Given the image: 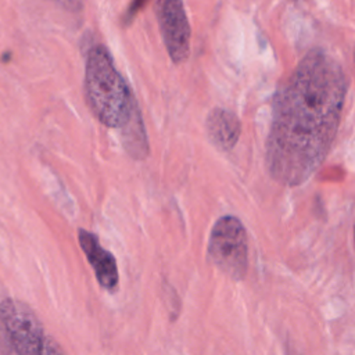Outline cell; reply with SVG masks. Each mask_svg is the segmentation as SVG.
<instances>
[{"instance_id":"14","label":"cell","mask_w":355,"mask_h":355,"mask_svg":"<svg viewBox=\"0 0 355 355\" xmlns=\"http://www.w3.org/2000/svg\"><path fill=\"white\" fill-rule=\"evenodd\" d=\"M354 62H355V50H354Z\"/></svg>"},{"instance_id":"12","label":"cell","mask_w":355,"mask_h":355,"mask_svg":"<svg viewBox=\"0 0 355 355\" xmlns=\"http://www.w3.org/2000/svg\"><path fill=\"white\" fill-rule=\"evenodd\" d=\"M286 355H301L295 347H291L290 344H286Z\"/></svg>"},{"instance_id":"11","label":"cell","mask_w":355,"mask_h":355,"mask_svg":"<svg viewBox=\"0 0 355 355\" xmlns=\"http://www.w3.org/2000/svg\"><path fill=\"white\" fill-rule=\"evenodd\" d=\"M146 0H133V3H132V6L129 7V10H128V12H126V18H125V21H129L136 12H137V10L140 8V6L144 3Z\"/></svg>"},{"instance_id":"3","label":"cell","mask_w":355,"mask_h":355,"mask_svg":"<svg viewBox=\"0 0 355 355\" xmlns=\"http://www.w3.org/2000/svg\"><path fill=\"white\" fill-rule=\"evenodd\" d=\"M43 338L42 323L28 304L0 302V355H37Z\"/></svg>"},{"instance_id":"5","label":"cell","mask_w":355,"mask_h":355,"mask_svg":"<svg viewBox=\"0 0 355 355\" xmlns=\"http://www.w3.org/2000/svg\"><path fill=\"white\" fill-rule=\"evenodd\" d=\"M161 36L171 60L182 64L190 54V24L182 0H154Z\"/></svg>"},{"instance_id":"7","label":"cell","mask_w":355,"mask_h":355,"mask_svg":"<svg viewBox=\"0 0 355 355\" xmlns=\"http://www.w3.org/2000/svg\"><path fill=\"white\" fill-rule=\"evenodd\" d=\"M205 126L211 141L226 151L237 144L241 133V123L237 115L222 107H215L208 114Z\"/></svg>"},{"instance_id":"13","label":"cell","mask_w":355,"mask_h":355,"mask_svg":"<svg viewBox=\"0 0 355 355\" xmlns=\"http://www.w3.org/2000/svg\"><path fill=\"white\" fill-rule=\"evenodd\" d=\"M354 240H355V227H354Z\"/></svg>"},{"instance_id":"9","label":"cell","mask_w":355,"mask_h":355,"mask_svg":"<svg viewBox=\"0 0 355 355\" xmlns=\"http://www.w3.org/2000/svg\"><path fill=\"white\" fill-rule=\"evenodd\" d=\"M37 355H65V352L62 351V348L58 345L57 341H54L49 336H44Z\"/></svg>"},{"instance_id":"1","label":"cell","mask_w":355,"mask_h":355,"mask_svg":"<svg viewBox=\"0 0 355 355\" xmlns=\"http://www.w3.org/2000/svg\"><path fill=\"white\" fill-rule=\"evenodd\" d=\"M347 86L326 51L312 49L301 58L273 100L265 153L272 179L294 187L318 171L336 139Z\"/></svg>"},{"instance_id":"6","label":"cell","mask_w":355,"mask_h":355,"mask_svg":"<svg viewBox=\"0 0 355 355\" xmlns=\"http://www.w3.org/2000/svg\"><path fill=\"white\" fill-rule=\"evenodd\" d=\"M78 240L89 263L92 265L98 284L105 290H115L119 282L118 266L114 255L105 250L97 236L89 230L79 229Z\"/></svg>"},{"instance_id":"2","label":"cell","mask_w":355,"mask_h":355,"mask_svg":"<svg viewBox=\"0 0 355 355\" xmlns=\"http://www.w3.org/2000/svg\"><path fill=\"white\" fill-rule=\"evenodd\" d=\"M85 93L90 111L108 128H121L133 96L103 44L93 46L86 57Z\"/></svg>"},{"instance_id":"8","label":"cell","mask_w":355,"mask_h":355,"mask_svg":"<svg viewBox=\"0 0 355 355\" xmlns=\"http://www.w3.org/2000/svg\"><path fill=\"white\" fill-rule=\"evenodd\" d=\"M121 130L122 144L126 153L135 159H144L148 155V141L141 114L135 98L132 101L129 114L121 126Z\"/></svg>"},{"instance_id":"10","label":"cell","mask_w":355,"mask_h":355,"mask_svg":"<svg viewBox=\"0 0 355 355\" xmlns=\"http://www.w3.org/2000/svg\"><path fill=\"white\" fill-rule=\"evenodd\" d=\"M51 1L71 12H79L83 8V0H51Z\"/></svg>"},{"instance_id":"4","label":"cell","mask_w":355,"mask_h":355,"mask_svg":"<svg viewBox=\"0 0 355 355\" xmlns=\"http://www.w3.org/2000/svg\"><path fill=\"white\" fill-rule=\"evenodd\" d=\"M209 261L233 280H243L248 270V240L241 220L233 215L220 216L208 240Z\"/></svg>"}]
</instances>
